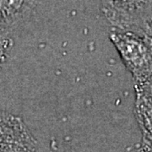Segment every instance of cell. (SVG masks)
Returning <instances> with one entry per match:
<instances>
[{
	"mask_svg": "<svg viewBox=\"0 0 152 152\" xmlns=\"http://www.w3.org/2000/svg\"><path fill=\"white\" fill-rule=\"evenodd\" d=\"M110 40L118 50L138 89L152 77V39L114 31Z\"/></svg>",
	"mask_w": 152,
	"mask_h": 152,
	"instance_id": "6da1fadb",
	"label": "cell"
},
{
	"mask_svg": "<svg viewBox=\"0 0 152 152\" xmlns=\"http://www.w3.org/2000/svg\"><path fill=\"white\" fill-rule=\"evenodd\" d=\"M102 11L117 31L151 39L152 1H107Z\"/></svg>",
	"mask_w": 152,
	"mask_h": 152,
	"instance_id": "7a4b0ae2",
	"label": "cell"
},
{
	"mask_svg": "<svg viewBox=\"0 0 152 152\" xmlns=\"http://www.w3.org/2000/svg\"><path fill=\"white\" fill-rule=\"evenodd\" d=\"M1 152H37V140L23 120L7 112L1 113Z\"/></svg>",
	"mask_w": 152,
	"mask_h": 152,
	"instance_id": "3957f363",
	"label": "cell"
},
{
	"mask_svg": "<svg viewBox=\"0 0 152 152\" xmlns=\"http://www.w3.org/2000/svg\"><path fill=\"white\" fill-rule=\"evenodd\" d=\"M134 116L145 140L152 145V100L140 93H136Z\"/></svg>",
	"mask_w": 152,
	"mask_h": 152,
	"instance_id": "277c9868",
	"label": "cell"
},
{
	"mask_svg": "<svg viewBox=\"0 0 152 152\" xmlns=\"http://www.w3.org/2000/svg\"><path fill=\"white\" fill-rule=\"evenodd\" d=\"M34 2L1 1V27H10L31 10Z\"/></svg>",
	"mask_w": 152,
	"mask_h": 152,
	"instance_id": "5b68a950",
	"label": "cell"
},
{
	"mask_svg": "<svg viewBox=\"0 0 152 152\" xmlns=\"http://www.w3.org/2000/svg\"><path fill=\"white\" fill-rule=\"evenodd\" d=\"M135 93H140L152 100V77L141 87L135 89Z\"/></svg>",
	"mask_w": 152,
	"mask_h": 152,
	"instance_id": "8992f818",
	"label": "cell"
},
{
	"mask_svg": "<svg viewBox=\"0 0 152 152\" xmlns=\"http://www.w3.org/2000/svg\"><path fill=\"white\" fill-rule=\"evenodd\" d=\"M138 152H152V145L145 140H142L137 147Z\"/></svg>",
	"mask_w": 152,
	"mask_h": 152,
	"instance_id": "52a82bcc",
	"label": "cell"
},
{
	"mask_svg": "<svg viewBox=\"0 0 152 152\" xmlns=\"http://www.w3.org/2000/svg\"><path fill=\"white\" fill-rule=\"evenodd\" d=\"M151 39H152V24H151Z\"/></svg>",
	"mask_w": 152,
	"mask_h": 152,
	"instance_id": "ba28073f",
	"label": "cell"
},
{
	"mask_svg": "<svg viewBox=\"0 0 152 152\" xmlns=\"http://www.w3.org/2000/svg\"><path fill=\"white\" fill-rule=\"evenodd\" d=\"M50 152H53V151H50Z\"/></svg>",
	"mask_w": 152,
	"mask_h": 152,
	"instance_id": "9c48e42d",
	"label": "cell"
}]
</instances>
